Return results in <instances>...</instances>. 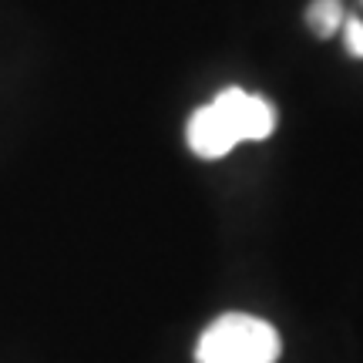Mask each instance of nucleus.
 <instances>
[{"instance_id": "nucleus-4", "label": "nucleus", "mask_w": 363, "mask_h": 363, "mask_svg": "<svg viewBox=\"0 0 363 363\" xmlns=\"http://www.w3.org/2000/svg\"><path fill=\"white\" fill-rule=\"evenodd\" d=\"M343 38H347V51H350L353 57H363V24L357 17L343 21Z\"/></svg>"}, {"instance_id": "nucleus-3", "label": "nucleus", "mask_w": 363, "mask_h": 363, "mask_svg": "<svg viewBox=\"0 0 363 363\" xmlns=\"http://www.w3.org/2000/svg\"><path fill=\"white\" fill-rule=\"evenodd\" d=\"M306 24L320 38L337 34L340 27H343V4L340 0H313L310 7H306Z\"/></svg>"}, {"instance_id": "nucleus-1", "label": "nucleus", "mask_w": 363, "mask_h": 363, "mask_svg": "<svg viewBox=\"0 0 363 363\" xmlns=\"http://www.w3.org/2000/svg\"><path fill=\"white\" fill-rule=\"evenodd\" d=\"M276 128V108L259 94L225 88L189 118V148L199 158H222L239 142H262Z\"/></svg>"}, {"instance_id": "nucleus-2", "label": "nucleus", "mask_w": 363, "mask_h": 363, "mask_svg": "<svg viewBox=\"0 0 363 363\" xmlns=\"http://www.w3.org/2000/svg\"><path fill=\"white\" fill-rule=\"evenodd\" d=\"M279 333L249 313H225L199 337L195 363H276Z\"/></svg>"}]
</instances>
